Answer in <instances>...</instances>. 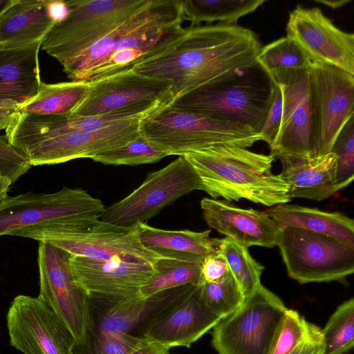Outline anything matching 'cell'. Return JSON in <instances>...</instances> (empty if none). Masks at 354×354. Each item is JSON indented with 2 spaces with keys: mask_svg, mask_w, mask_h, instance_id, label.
<instances>
[{
  "mask_svg": "<svg viewBox=\"0 0 354 354\" xmlns=\"http://www.w3.org/2000/svg\"><path fill=\"white\" fill-rule=\"evenodd\" d=\"M261 47L254 32L238 24L189 26L183 28L165 47L138 61L131 69L170 82L172 102L250 66L256 61Z\"/></svg>",
  "mask_w": 354,
  "mask_h": 354,
  "instance_id": "obj_1",
  "label": "cell"
},
{
  "mask_svg": "<svg viewBox=\"0 0 354 354\" xmlns=\"http://www.w3.org/2000/svg\"><path fill=\"white\" fill-rule=\"evenodd\" d=\"M198 175L200 189L213 199H246L272 207L289 202L288 185L272 173L274 156L233 145H216L182 155Z\"/></svg>",
  "mask_w": 354,
  "mask_h": 354,
  "instance_id": "obj_2",
  "label": "cell"
},
{
  "mask_svg": "<svg viewBox=\"0 0 354 354\" xmlns=\"http://www.w3.org/2000/svg\"><path fill=\"white\" fill-rule=\"evenodd\" d=\"M276 82L257 60L174 100L170 106L245 126L260 133Z\"/></svg>",
  "mask_w": 354,
  "mask_h": 354,
  "instance_id": "obj_3",
  "label": "cell"
},
{
  "mask_svg": "<svg viewBox=\"0 0 354 354\" xmlns=\"http://www.w3.org/2000/svg\"><path fill=\"white\" fill-rule=\"evenodd\" d=\"M142 137L160 146L169 156H182L216 145L248 148L259 140L251 129L169 104L145 115L140 122Z\"/></svg>",
  "mask_w": 354,
  "mask_h": 354,
  "instance_id": "obj_4",
  "label": "cell"
},
{
  "mask_svg": "<svg viewBox=\"0 0 354 354\" xmlns=\"http://www.w3.org/2000/svg\"><path fill=\"white\" fill-rule=\"evenodd\" d=\"M10 236L46 242L75 256L100 260L121 259L153 265L162 258L141 243L138 225L122 227L100 219L77 224L28 227Z\"/></svg>",
  "mask_w": 354,
  "mask_h": 354,
  "instance_id": "obj_5",
  "label": "cell"
},
{
  "mask_svg": "<svg viewBox=\"0 0 354 354\" xmlns=\"http://www.w3.org/2000/svg\"><path fill=\"white\" fill-rule=\"evenodd\" d=\"M152 0H67L68 13L43 39L41 48L62 66L80 55Z\"/></svg>",
  "mask_w": 354,
  "mask_h": 354,
  "instance_id": "obj_6",
  "label": "cell"
},
{
  "mask_svg": "<svg viewBox=\"0 0 354 354\" xmlns=\"http://www.w3.org/2000/svg\"><path fill=\"white\" fill-rule=\"evenodd\" d=\"M288 308L261 284L234 313L213 328L218 354H271Z\"/></svg>",
  "mask_w": 354,
  "mask_h": 354,
  "instance_id": "obj_7",
  "label": "cell"
},
{
  "mask_svg": "<svg viewBox=\"0 0 354 354\" xmlns=\"http://www.w3.org/2000/svg\"><path fill=\"white\" fill-rule=\"evenodd\" d=\"M104 207L100 199L80 188L7 196L0 202V237L28 227L99 219Z\"/></svg>",
  "mask_w": 354,
  "mask_h": 354,
  "instance_id": "obj_8",
  "label": "cell"
},
{
  "mask_svg": "<svg viewBox=\"0 0 354 354\" xmlns=\"http://www.w3.org/2000/svg\"><path fill=\"white\" fill-rule=\"evenodd\" d=\"M276 245L288 276L300 283L339 281L354 272V246L335 238L285 227Z\"/></svg>",
  "mask_w": 354,
  "mask_h": 354,
  "instance_id": "obj_9",
  "label": "cell"
},
{
  "mask_svg": "<svg viewBox=\"0 0 354 354\" xmlns=\"http://www.w3.org/2000/svg\"><path fill=\"white\" fill-rule=\"evenodd\" d=\"M222 319L205 306L201 286L175 288L133 330L169 350L175 346L189 348Z\"/></svg>",
  "mask_w": 354,
  "mask_h": 354,
  "instance_id": "obj_10",
  "label": "cell"
},
{
  "mask_svg": "<svg viewBox=\"0 0 354 354\" xmlns=\"http://www.w3.org/2000/svg\"><path fill=\"white\" fill-rule=\"evenodd\" d=\"M71 254L46 242H39L37 263L41 297L69 330L75 342L93 330L91 300L77 283Z\"/></svg>",
  "mask_w": 354,
  "mask_h": 354,
  "instance_id": "obj_11",
  "label": "cell"
},
{
  "mask_svg": "<svg viewBox=\"0 0 354 354\" xmlns=\"http://www.w3.org/2000/svg\"><path fill=\"white\" fill-rule=\"evenodd\" d=\"M200 189L195 170L183 156L148 174L145 181L123 199L104 207L99 219L131 227L145 223L181 196Z\"/></svg>",
  "mask_w": 354,
  "mask_h": 354,
  "instance_id": "obj_12",
  "label": "cell"
},
{
  "mask_svg": "<svg viewBox=\"0 0 354 354\" xmlns=\"http://www.w3.org/2000/svg\"><path fill=\"white\" fill-rule=\"evenodd\" d=\"M145 115L132 118L97 131H68L10 143L25 154L31 166L91 158L99 153L121 147L140 137V122Z\"/></svg>",
  "mask_w": 354,
  "mask_h": 354,
  "instance_id": "obj_13",
  "label": "cell"
},
{
  "mask_svg": "<svg viewBox=\"0 0 354 354\" xmlns=\"http://www.w3.org/2000/svg\"><path fill=\"white\" fill-rule=\"evenodd\" d=\"M308 70L315 122V156H320L330 153L338 134L354 115V75L314 61Z\"/></svg>",
  "mask_w": 354,
  "mask_h": 354,
  "instance_id": "obj_14",
  "label": "cell"
},
{
  "mask_svg": "<svg viewBox=\"0 0 354 354\" xmlns=\"http://www.w3.org/2000/svg\"><path fill=\"white\" fill-rule=\"evenodd\" d=\"M271 75L281 89L283 113L270 154L274 158L281 154L315 156V122L308 68L281 70Z\"/></svg>",
  "mask_w": 354,
  "mask_h": 354,
  "instance_id": "obj_15",
  "label": "cell"
},
{
  "mask_svg": "<svg viewBox=\"0 0 354 354\" xmlns=\"http://www.w3.org/2000/svg\"><path fill=\"white\" fill-rule=\"evenodd\" d=\"M6 320L11 346L24 354H71L75 339L41 297H15Z\"/></svg>",
  "mask_w": 354,
  "mask_h": 354,
  "instance_id": "obj_16",
  "label": "cell"
},
{
  "mask_svg": "<svg viewBox=\"0 0 354 354\" xmlns=\"http://www.w3.org/2000/svg\"><path fill=\"white\" fill-rule=\"evenodd\" d=\"M90 82L86 97L71 113L101 115L145 102L172 101L170 82L139 75L131 68Z\"/></svg>",
  "mask_w": 354,
  "mask_h": 354,
  "instance_id": "obj_17",
  "label": "cell"
},
{
  "mask_svg": "<svg viewBox=\"0 0 354 354\" xmlns=\"http://www.w3.org/2000/svg\"><path fill=\"white\" fill-rule=\"evenodd\" d=\"M286 30L311 61L354 75V35L338 28L319 8L297 6L289 14Z\"/></svg>",
  "mask_w": 354,
  "mask_h": 354,
  "instance_id": "obj_18",
  "label": "cell"
},
{
  "mask_svg": "<svg viewBox=\"0 0 354 354\" xmlns=\"http://www.w3.org/2000/svg\"><path fill=\"white\" fill-rule=\"evenodd\" d=\"M70 263L75 281L91 300L109 303L141 297L140 288L155 272L152 264L121 259L71 255Z\"/></svg>",
  "mask_w": 354,
  "mask_h": 354,
  "instance_id": "obj_19",
  "label": "cell"
},
{
  "mask_svg": "<svg viewBox=\"0 0 354 354\" xmlns=\"http://www.w3.org/2000/svg\"><path fill=\"white\" fill-rule=\"evenodd\" d=\"M41 42L21 48L0 49V129H6L18 110L39 92Z\"/></svg>",
  "mask_w": 354,
  "mask_h": 354,
  "instance_id": "obj_20",
  "label": "cell"
},
{
  "mask_svg": "<svg viewBox=\"0 0 354 354\" xmlns=\"http://www.w3.org/2000/svg\"><path fill=\"white\" fill-rule=\"evenodd\" d=\"M203 218L209 227L246 248H273L281 227L266 213L244 209L209 198L201 201Z\"/></svg>",
  "mask_w": 354,
  "mask_h": 354,
  "instance_id": "obj_21",
  "label": "cell"
},
{
  "mask_svg": "<svg viewBox=\"0 0 354 354\" xmlns=\"http://www.w3.org/2000/svg\"><path fill=\"white\" fill-rule=\"evenodd\" d=\"M275 158L281 163L279 175L288 185L290 199L303 198L319 201L339 191L333 153L313 157L281 154Z\"/></svg>",
  "mask_w": 354,
  "mask_h": 354,
  "instance_id": "obj_22",
  "label": "cell"
},
{
  "mask_svg": "<svg viewBox=\"0 0 354 354\" xmlns=\"http://www.w3.org/2000/svg\"><path fill=\"white\" fill-rule=\"evenodd\" d=\"M50 0H15L0 17V49H15L42 41L57 22Z\"/></svg>",
  "mask_w": 354,
  "mask_h": 354,
  "instance_id": "obj_23",
  "label": "cell"
},
{
  "mask_svg": "<svg viewBox=\"0 0 354 354\" xmlns=\"http://www.w3.org/2000/svg\"><path fill=\"white\" fill-rule=\"evenodd\" d=\"M138 230L142 245L161 257L202 263L217 251L216 239L209 238L210 230H166L145 223H138Z\"/></svg>",
  "mask_w": 354,
  "mask_h": 354,
  "instance_id": "obj_24",
  "label": "cell"
},
{
  "mask_svg": "<svg viewBox=\"0 0 354 354\" xmlns=\"http://www.w3.org/2000/svg\"><path fill=\"white\" fill-rule=\"evenodd\" d=\"M266 213L281 227L304 229L354 246V221L343 214L286 203L277 205Z\"/></svg>",
  "mask_w": 354,
  "mask_h": 354,
  "instance_id": "obj_25",
  "label": "cell"
},
{
  "mask_svg": "<svg viewBox=\"0 0 354 354\" xmlns=\"http://www.w3.org/2000/svg\"><path fill=\"white\" fill-rule=\"evenodd\" d=\"M167 295L168 290H165L148 298L139 297L109 303V306L104 310L92 313L93 321L92 332L103 334L131 333L143 319L167 297Z\"/></svg>",
  "mask_w": 354,
  "mask_h": 354,
  "instance_id": "obj_26",
  "label": "cell"
},
{
  "mask_svg": "<svg viewBox=\"0 0 354 354\" xmlns=\"http://www.w3.org/2000/svg\"><path fill=\"white\" fill-rule=\"evenodd\" d=\"M89 88L90 82L86 81L41 82L37 95L17 113L39 115L71 114L86 97Z\"/></svg>",
  "mask_w": 354,
  "mask_h": 354,
  "instance_id": "obj_27",
  "label": "cell"
},
{
  "mask_svg": "<svg viewBox=\"0 0 354 354\" xmlns=\"http://www.w3.org/2000/svg\"><path fill=\"white\" fill-rule=\"evenodd\" d=\"M265 0H183L184 21L190 26L202 22L211 24L218 21L223 24H237L243 17L254 12Z\"/></svg>",
  "mask_w": 354,
  "mask_h": 354,
  "instance_id": "obj_28",
  "label": "cell"
},
{
  "mask_svg": "<svg viewBox=\"0 0 354 354\" xmlns=\"http://www.w3.org/2000/svg\"><path fill=\"white\" fill-rule=\"evenodd\" d=\"M202 263L164 257L159 259L153 264L155 272L140 288V296L148 298L187 284L201 286Z\"/></svg>",
  "mask_w": 354,
  "mask_h": 354,
  "instance_id": "obj_29",
  "label": "cell"
},
{
  "mask_svg": "<svg viewBox=\"0 0 354 354\" xmlns=\"http://www.w3.org/2000/svg\"><path fill=\"white\" fill-rule=\"evenodd\" d=\"M216 247L225 257L230 272L247 297L261 284L260 279L264 266L252 257L248 248L228 237L216 239Z\"/></svg>",
  "mask_w": 354,
  "mask_h": 354,
  "instance_id": "obj_30",
  "label": "cell"
},
{
  "mask_svg": "<svg viewBox=\"0 0 354 354\" xmlns=\"http://www.w3.org/2000/svg\"><path fill=\"white\" fill-rule=\"evenodd\" d=\"M324 354H343L354 345V299L340 304L321 330Z\"/></svg>",
  "mask_w": 354,
  "mask_h": 354,
  "instance_id": "obj_31",
  "label": "cell"
},
{
  "mask_svg": "<svg viewBox=\"0 0 354 354\" xmlns=\"http://www.w3.org/2000/svg\"><path fill=\"white\" fill-rule=\"evenodd\" d=\"M256 60L270 74L281 70L308 68L311 62L301 46L287 36L261 47Z\"/></svg>",
  "mask_w": 354,
  "mask_h": 354,
  "instance_id": "obj_32",
  "label": "cell"
},
{
  "mask_svg": "<svg viewBox=\"0 0 354 354\" xmlns=\"http://www.w3.org/2000/svg\"><path fill=\"white\" fill-rule=\"evenodd\" d=\"M168 156L165 149L141 136L121 147L99 153L91 159L109 165H138L155 163Z\"/></svg>",
  "mask_w": 354,
  "mask_h": 354,
  "instance_id": "obj_33",
  "label": "cell"
},
{
  "mask_svg": "<svg viewBox=\"0 0 354 354\" xmlns=\"http://www.w3.org/2000/svg\"><path fill=\"white\" fill-rule=\"evenodd\" d=\"M201 287L206 307L221 319L236 311L245 299L231 272L218 281L203 283Z\"/></svg>",
  "mask_w": 354,
  "mask_h": 354,
  "instance_id": "obj_34",
  "label": "cell"
},
{
  "mask_svg": "<svg viewBox=\"0 0 354 354\" xmlns=\"http://www.w3.org/2000/svg\"><path fill=\"white\" fill-rule=\"evenodd\" d=\"M146 339L130 333L92 332L80 342L75 341L71 354H131Z\"/></svg>",
  "mask_w": 354,
  "mask_h": 354,
  "instance_id": "obj_35",
  "label": "cell"
},
{
  "mask_svg": "<svg viewBox=\"0 0 354 354\" xmlns=\"http://www.w3.org/2000/svg\"><path fill=\"white\" fill-rule=\"evenodd\" d=\"M330 152L335 156L336 185L339 190L354 178V115L338 134Z\"/></svg>",
  "mask_w": 354,
  "mask_h": 354,
  "instance_id": "obj_36",
  "label": "cell"
},
{
  "mask_svg": "<svg viewBox=\"0 0 354 354\" xmlns=\"http://www.w3.org/2000/svg\"><path fill=\"white\" fill-rule=\"evenodd\" d=\"M310 324L296 310L288 309L271 354H290L306 337Z\"/></svg>",
  "mask_w": 354,
  "mask_h": 354,
  "instance_id": "obj_37",
  "label": "cell"
},
{
  "mask_svg": "<svg viewBox=\"0 0 354 354\" xmlns=\"http://www.w3.org/2000/svg\"><path fill=\"white\" fill-rule=\"evenodd\" d=\"M30 167L25 154L11 145L6 135H0V176L8 178L13 184Z\"/></svg>",
  "mask_w": 354,
  "mask_h": 354,
  "instance_id": "obj_38",
  "label": "cell"
},
{
  "mask_svg": "<svg viewBox=\"0 0 354 354\" xmlns=\"http://www.w3.org/2000/svg\"><path fill=\"white\" fill-rule=\"evenodd\" d=\"M283 113V97L280 86L276 83L273 100L259 133L262 140L270 147L278 136Z\"/></svg>",
  "mask_w": 354,
  "mask_h": 354,
  "instance_id": "obj_39",
  "label": "cell"
},
{
  "mask_svg": "<svg viewBox=\"0 0 354 354\" xmlns=\"http://www.w3.org/2000/svg\"><path fill=\"white\" fill-rule=\"evenodd\" d=\"M230 272L227 263L218 250L208 255L201 265V285L203 283H212L223 279Z\"/></svg>",
  "mask_w": 354,
  "mask_h": 354,
  "instance_id": "obj_40",
  "label": "cell"
},
{
  "mask_svg": "<svg viewBox=\"0 0 354 354\" xmlns=\"http://www.w3.org/2000/svg\"><path fill=\"white\" fill-rule=\"evenodd\" d=\"M324 344L321 329L310 323L303 341L290 354H324Z\"/></svg>",
  "mask_w": 354,
  "mask_h": 354,
  "instance_id": "obj_41",
  "label": "cell"
},
{
  "mask_svg": "<svg viewBox=\"0 0 354 354\" xmlns=\"http://www.w3.org/2000/svg\"><path fill=\"white\" fill-rule=\"evenodd\" d=\"M315 1L324 4L332 9H337L343 7L349 3L351 0H315Z\"/></svg>",
  "mask_w": 354,
  "mask_h": 354,
  "instance_id": "obj_42",
  "label": "cell"
},
{
  "mask_svg": "<svg viewBox=\"0 0 354 354\" xmlns=\"http://www.w3.org/2000/svg\"><path fill=\"white\" fill-rule=\"evenodd\" d=\"M11 185L12 183L8 178L0 176V202L8 196V192Z\"/></svg>",
  "mask_w": 354,
  "mask_h": 354,
  "instance_id": "obj_43",
  "label": "cell"
},
{
  "mask_svg": "<svg viewBox=\"0 0 354 354\" xmlns=\"http://www.w3.org/2000/svg\"><path fill=\"white\" fill-rule=\"evenodd\" d=\"M15 0H0V17L14 3Z\"/></svg>",
  "mask_w": 354,
  "mask_h": 354,
  "instance_id": "obj_44",
  "label": "cell"
},
{
  "mask_svg": "<svg viewBox=\"0 0 354 354\" xmlns=\"http://www.w3.org/2000/svg\"></svg>",
  "mask_w": 354,
  "mask_h": 354,
  "instance_id": "obj_45",
  "label": "cell"
}]
</instances>
